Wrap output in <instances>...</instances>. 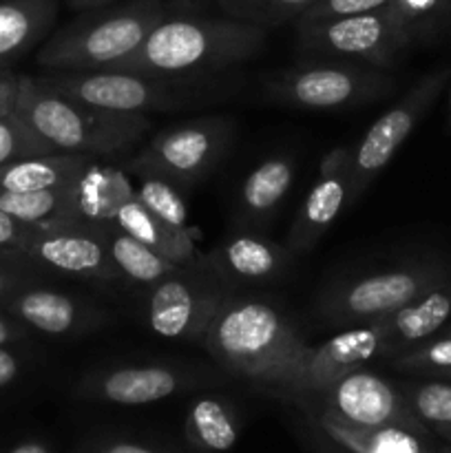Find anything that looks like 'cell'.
Returning <instances> with one entry per match:
<instances>
[{
	"label": "cell",
	"mask_w": 451,
	"mask_h": 453,
	"mask_svg": "<svg viewBox=\"0 0 451 453\" xmlns=\"http://www.w3.org/2000/svg\"><path fill=\"white\" fill-rule=\"evenodd\" d=\"M199 345L228 374L281 398L312 348L281 310L233 296L221 305Z\"/></svg>",
	"instance_id": "obj_1"
},
{
	"label": "cell",
	"mask_w": 451,
	"mask_h": 453,
	"mask_svg": "<svg viewBox=\"0 0 451 453\" xmlns=\"http://www.w3.org/2000/svg\"><path fill=\"white\" fill-rule=\"evenodd\" d=\"M265 29L234 18H164L115 69L177 80H208L264 49Z\"/></svg>",
	"instance_id": "obj_2"
},
{
	"label": "cell",
	"mask_w": 451,
	"mask_h": 453,
	"mask_svg": "<svg viewBox=\"0 0 451 453\" xmlns=\"http://www.w3.org/2000/svg\"><path fill=\"white\" fill-rule=\"evenodd\" d=\"M13 113L56 153L91 159L131 153L150 131L149 115L97 109L29 75L18 78Z\"/></svg>",
	"instance_id": "obj_3"
},
{
	"label": "cell",
	"mask_w": 451,
	"mask_h": 453,
	"mask_svg": "<svg viewBox=\"0 0 451 453\" xmlns=\"http://www.w3.org/2000/svg\"><path fill=\"white\" fill-rule=\"evenodd\" d=\"M164 18L166 9L157 0L91 9L56 31L42 44L35 62L49 73L115 69Z\"/></svg>",
	"instance_id": "obj_4"
},
{
	"label": "cell",
	"mask_w": 451,
	"mask_h": 453,
	"mask_svg": "<svg viewBox=\"0 0 451 453\" xmlns=\"http://www.w3.org/2000/svg\"><path fill=\"white\" fill-rule=\"evenodd\" d=\"M42 80L47 87L56 88L84 104L97 106L115 113H162L186 106L202 104L212 97L208 80H177L157 75L131 73V71H66L49 73Z\"/></svg>",
	"instance_id": "obj_5"
},
{
	"label": "cell",
	"mask_w": 451,
	"mask_h": 453,
	"mask_svg": "<svg viewBox=\"0 0 451 453\" xmlns=\"http://www.w3.org/2000/svg\"><path fill=\"white\" fill-rule=\"evenodd\" d=\"M451 279L438 261H416L334 283L318 296L317 312L336 327L365 326L389 317Z\"/></svg>",
	"instance_id": "obj_6"
},
{
	"label": "cell",
	"mask_w": 451,
	"mask_h": 453,
	"mask_svg": "<svg viewBox=\"0 0 451 453\" xmlns=\"http://www.w3.org/2000/svg\"><path fill=\"white\" fill-rule=\"evenodd\" d=\"M392 75L349 60H303L268 84L274 104L308 111L365 106L394 91Z\"/></svg>",
	"instance_id": "obj_7"
},
{
	"label": "cell",
	"mask_w": 451,
	"mask_h": 453,
	"mask_svg": "<svg viewBox=\"0 0 451 453\" xmlns=\"http://www.w3.org/2000/svg\"><path fill=\"white\" fill-rule=\"evenodd\" d=\"M233 142L230 118H199L155 133L126 162L131 173H157L180 188L206 180Z\"/></svg>",
	"instance_id": "obj_8"
},
{
	"label": "cell",
	"mask_w": 451,
	"mask_h": 453,
	"mask_svg": "<svg viewBox=\"0 0 451 453\" xmlns=\"http://www.w3.org/2000/svg\"><path fill=\"white\" fill-rule=\"evenodd\" d=\"M411 40L383 9L323 22H296V49L303 60H349L389 69Z\"/></svg>",
	"instance_id": "obj_9"
},
{
	"label": "cell",
	"mask_w": 451,
	"mask_h": 453,
	"mask_svg": "<svg viewBox=\"0 0 451 453\" xmlns=\"http://www.w3.org/2000/svg\"><path fill=\"white\" fill-rule=\"evenodd\" d=\"M228 299V286L212 270L180 268L146 288V326L162 339L199 343Z\"/></svg>",
	"instance_id": "obj_10"
},
{
	"label": "cell",
	"mask_w": 451,
	"mask_h": 453,
	"mask_svg": "<svg viewBox=\"0 0 451 453\" xmlns=\"http://www.w3.org/2000/svg\"><path fill=\"white\" fill-rule=\"evenodd\" d=\"M451 82V66L423 75L396 104L389 106L374 124L365 131L363 140L352 150L349 168V199L352 206L376 177L389 166L401 146L409 140L433 102L438 100L447 84Z\"/></svg>",
	"instance_id": "obj_11"
},
{
	"label": "cell",
	"mask_w": 451,
	"mask_h": 453,
	"mask_svg": "<svg viewBox=\"0 0 451 453\" xmlns=\"http://www.w3.org/2000/svg\"><path fill=\"white\" fill-rule=\"evenodd\" d=\"M20 252L51 273L80 281L113 283L119 279L111 261L104 228L82 219L35 226Z\"/></svg>",
	"instance_id": "obj_12"
},
{
	"label": "cell",
	"mask_w": 451,
	"mask_h": 453,
	"mask_svg": "<svg viewBox=\"0 0 451 453\" xmlns=\"http://www.w3.org/2000/svg\"><path fill=\"white\" fill-rule=\"evenodd\" d=\"M321 414L354 427H405L429 436V427L411 411L401 388L365 367L349 372L314 398Z\"/></svg>",
	"instance_id": "obj_13"
},
{
	"label": "cell",
	"mask_w": 451,
	"mask_h": 453,
	"mask_svg": "<svg viewBox=\"0 0 451 453\" xmlns=\"http://www.w3.org/2000/svg\"><path fill=\"white\" fill-rule=\"evenodd\" d=\"M387 358V345L376 323L343 327L321 345L310 348L299 374L287 388V401L312 403L349 372L367 367L374 358Z\"/></svg>",
	"instance_id": "obj_14"
},
{
	"label": "cell",
	"mask_w": 451,
	"mask_h": 453,
	"mask_svg": "<svg viewBox=\"0 0 451 453\" xmlns=\"http://www.w3.org/2000/svg\"><path fill=\"white\" fill-rule=\"evenodd\" d=\"M349 168L352 150L348 146H336L323 157L317 180L310 186V193L305 195L303 206L287 234L286 246L294 257L312 250L334 226L349 199Z\"/></svg>",
	"instance_id": "obj_15"
},
{
	"label": "cell",
	"mask_w": 451,
	"mask_h": 453,
	"mask_svg": "<svg viewBox=\"0 0 451 453\" xmlns=\"http://www.w3.org/2000/svg\"><path fill=\"white\" fill-rule=\"evenodd\" d=\"M193 388V374L172 365H124L97 370L78 383V394L111 405H150Z\"/></svg>",
	"instance_id": "obj_16"
},
{
	"label": "cell",
	"mask_w": 451,
	"mask_h": 453,
	"mask_svg": "<svg viewBox=\"0 0 451 453\" xmlns=\"http://www.w3.org/2000/svg\"><path fill=\"white\" fill-rule=\"evenodd\" d=\"M292 261L294 255L287 246H279L252 233L230 234L208 255L212 274L226 286H264L279 281L290 270Z\"/></svg>",
	"instance_id": "obj_17"
},
{
	"label": "cell",
	"mask_w": 451,
	"mask_h": 453,
	"mask_svg": "<svg viewBox=\"0 0 451 453\" xmlns=\"http://www.w3.org/2000/svg\"><path fill=\"white\" fill-rule=\"evenodd\" d=\"M9 312L22 326L47 336L84 334L100 321V312L66 292L49 288H22L9 295Z\"/></svg>",
	"instance_id": "obj_18"
},
{
	"label": "cell",
	"mask_w": 451,
	"mask_h": 453,
	"mask_svg": "<svg viewBox=\"0 0 451 453\" xmlns=\"http://www.w3.org/2000/svg\"><path fill=\"white\" fill-rule=\"evenodd\" d=\"M451 319V279L442 286L433 288L420 299L411 301L405 308L396 310L389 317L376 321L385 345L387 358L401 354L423 341L436 336Z\"/></svg>",
	"instance_id": "obj_19"
},
{
	"label": "cell",
	"mask_w": 451,
	"mask_h": 453,
	"mask_svg": "<svg viewBox=\"0 0 451 453\" xmlns=\"http://www.w3.org/2000/svg\"><path fill=\"white\" fill-rule=\"evenodd\" d=\"M111 228L124 230L126 234L135 237L137 242L146 243V246L153 248L155 252H159V255L166 257L172 264L181 265V268L210 270L208 257H203L199 252L195 234L175 228V226L159 219L157 215H153L137 199V195L119 208Z\"/></svg>",
	"instance_id": "obj_20"
},
{
	"label": "cell",
	"mask_w": 451,
	"mask_h": 453,
	"mask_svg": "<svg viewBox=\"0 0 451 453\" xmlns=\"http://www.w3.org/2000/svg\"><path fill=\"white\" fill-rule=\"evenodd\" d=\"M135 197V186L122 168L102 166L93 159L73 181L75 217L87 224L111 228L119 208Z\"/></svg>",
	"instance_id": "obj_21"
},
{
	"label": "cell",
	"mask_w": 451,
	"mask_h": 453,
	"mask_svg": "<svg viewBox=\"0 0 451 453\" xmlns=\"http://www.w3.org/2000/svg\"><path fill=\"white\" fill-rule=\"evenodd\" d=\"M57 0H0V71L51 31Z\"/></svg>",
	"instance_id": "obj_22"
},
{
	"label": "cell",
	"mask_w": 451,
	"mask_h": 453,
	"mask_svg": "<svg viewBox=\"0 0 451 453\" xmlns=\"http://www.w3.org/2000/svg\"><path fill=\"white\" fill-rule=\"evenodd\" d=\"M91 162L93 159L87 155L47 153L3 164L0 166V195L60 188V186L78 180L80 173Z\"/></svg>",
	"instance_id": "obj_23"
},
{
	"label": "cell",
	"mask_w": 451,
	"mask_h": 453,
	"mask_svg": "<svg viewBox=\"0 0 451 453\" xmlns=\"http://www.w3.org/2000/svg\"><path fill=\"white\" fill-rule=\"evenodd\" d=\"M318 427L349 453H436L429 436L405 427H354L318 414Z\"/></svg>",
	"instance_id": "obj_24"
},
{
	"label": "cell",
	"mask_w": 451,
	"mask_h": 453,
	"mask_svg": "<svg viewBox=\"0 0 451 453\" xmlns=\"http://www.w3.org/2000/svg\"><path fill=\"white\" fill-rule=\"evenodd\" d=\"M294 184V162L290 157L264 159L250 171L239 188V212L248 221H265L279 211Z\"/></svg>",
	"instance_id": "obj_25"
},
{
	"label": "cell",
	"mask_w": 451,
	"mask_h": 453,
	"mask_svg": "<svg viewBox=\"0 0 451 453\" xmlns=\"http://www.w3.org/2000/svg\"><path fill=\"white\" fill-rule=\"evenodd\" d=\"M186 438L203 453H226L239 441V420L224 398L202 396L186 411Z\"/></svg>",
	"instance_id": "obj_26"
},
{
	"label": "cell",
	"mask_w": 451,
	"mask_h": 453,
	"mask_svg": "<svg viewBox=\"0 0 451 453\" xmlns=\"http://www.w3.org/2000/svg\"><path fill=\"white\" fill-rule=\"evenodd\" d=\"M106 246H109L111 261L118 270L119 279L135 283V286H153L159 279L177 273L181 265L172 264L166 257L155 252L146 243L137 242L135 237L126 234L119 228H104Z\"/></svg>",
	"instance_id": "obj_27"
},
{
	"label": "cell",
	"mask_w": 451,
	"mask_h": 453,
	"mask_svg": "<svg viewBox=\"0 0 451 453\" xmlns=\"http://www.w3.org/2000/svg\"><path fill=\"white\" fill-rule=\"evenodd\" d=\"M0 211L29 226L78 219L75 217L73 181L60 186V188H44L34 190V193H4L0 195Z\"/></svg>",
	"instance_id": "obj_28"
},
{
	"label": "cell",
	"mask_w": 451,
	"mask_h": 453,
	"mask_svg": "<svg viewBox=\"0 0 451 453\" xmlns=\"http://www.w3.org/2000/svg\"><path fill=\"white\" fill-rule=\"evenodd\" d=\"M140 180L135 186V195L153 215L164 219L166 224L175 226V228L186 230V233L195 234L193 228L188 226V206H186L184 197L180 193V186L172 184L166 177L157 175V173H133Z\"/></svg>",
	"instance_id": "obj_29"
},
{
	"label": "cell",
	"mask_w": 451,
	"mask_h": 453,
	"mask_svg": "<svg viewBox=\"0 0 451 453\" xmlns=\"http://www.w3.org/2000/svg\"><path fill=\"white\" fill-rule=\"evenodd\" d=\"M383 12L414 44L440 31L451 13V0H389Z\"/></svg>",
	"instance_id": "obj_30"
},
{
	"label": "cell",
	"mask_w": 451,
	"mask_h": 453,
	"mask_svg": "<svg viewBox=\"0 0 451 453\" xmlns=\"http://www.w3.org/2000/svg\"><path fill=\"white\" fill-rule=\"evenodd\" d=\"M401 392L409 403L411 411L427 427L436 432L451 429V380H416L401 385Z\"/></svg>",
	"instance_id": "obj_31"
},
{
	"label": "cell",
	"mask_w": 451,
	"mask_h": 453,
	"mask_svg": "<svg viewBox=\"0 0 451 453\" xmlns=\"http://www.w3.org/2000/svg\"><path fill=\"white\" fill-rule=\"evenodd\" d=\"M314 3L317 0H217L228 18L256 25L261 29L296 20Z\"/></svg>",
	"instance_id": "obj_32"
},
{
	"label": "cell",
	"mask_w": 451,
	"mask_h": 453,
	"mask_svg": "<svg viewBox=\"0 0 451 453\" xmlns=\"http://www.w3.org/2000/svg\"><path fill=\"white\" fill-rule=\"evenodd\" d=\"M392 365L402 372L424 376H440L442 372L451 370V334L432 336L414 348L405 349L401 354H394Z\"/></svg>",
	"instance_id": "obj_33"
},
{
	"label": "cell",
	"mask_w": 451,
	"mask_h": 453,
	"mask_svg": "<svg viewBox=\"0 0 451 453\" xmlns=\"http://www.w3.org/2000/svg\"><path fill=\"white\" fill-rule=\"evenodd\" d=\"M56 153L16 113L0 115V166L34 155Z\"/></svg>",
	"instance_id": "obj_34"
},
{
	"label": "cell",
	"mask_w": 451,
	"mask_h": 453,
	"mask_svg": "<svg viewBox=\"0 0 451 453\" xmlns=\"http://www.w3.org/2000/svg\"><path fill=\"white\" fill-rule=\"evenodd\" d=\"M389 0H317L310 4L294 22H323L336 18L361 16V13L378 12Z\"/></svg>",
	"instance_id": "obj_35"
},
{
	"label": "cell",
	"mask_w": 451,
	"mask_h": 453,
	"mask_svg": "<svg viewBox=\"0 0 451 453\" xmlns=\"http://www.w3.org/2000/svg\"><path fill=\"white\" fill-rule=\"evenodd\" d=\"M34 230H35V226L22 224V221H18L16 217H11V215H7L4 211H0V250L20 252Z\"/></svg>",
	"instance_id": "obj_36"
},
{
	"label": "cell",
	"mask_w": 451,
	"mask_h": 453,
	"mask_svg": "<svg viewBox=\"0 0 451 453\" xmlns=\"http://www.w3.org/2000/svg\"><path fill=\"white\" fill-rule=\"evenodd\" d=\"M18 78H20V75H16L13 71H0V115L11 113L13 111V100H16L18 91Z\"/></svg>",
	"instance_id": "obj_37"
},
{
	"label": "cell",
	"mask_w": 451,
	"mask_h": 453,
	"mask_svg": "<svg viewBox=\"0 0 451 453\" xmlns=\"http://www.w3.org/2000/svg\"><path fill=\"white\" fill-rule=\"evenodd\" d=\"M18 374H20V358L4 345V348H0V389L11 385L18 379Z\"/></svg>",
	"instance_id": "obj_38"
},
{
	"label": "cell",
	"mask_w": 451,
	"mask_h": 453,
	"mask_svg": "<svg viewBox=\"0 0 451 453\" xmlns=\"http://www.w3.org/2000/svg\"><path fill=\"white\" fill-rule=\"evenodd\" d=\"M97 453H159V451L150 449V447L146 445H140V442L113 441V442H104V445L97 449Z\"/></svg>",
	"instance_id": "obj_39"
},
{
	"label": "cell",
	"mask_w": 451,
	"mask_h": 453,
	"mask_svg": "<svg viewBox=\"0 0 451 453\" xmlns=\"http://www.w3.org/2000/svg\"><path fill=\"white\" fill-rule=\"evenodd\" d=\"M22 336V326H18L16 319H7L0 314V348H4V345L13 343V341H18Z\"/></svg>",
	"instance_id": "obj_40"
},
{
	"label": "cell",
	"mask_w": 451,
	"mask_h": 453,
	"mask_svg": "<svg viewBox=\"0 0 451 453\" xmlns=\"http://www.w3.org/2000/svg\"><path fill=\"white\" fill-rule=\"evenodd\" d=\"M18 286H20V277L13 270L0 268V299L7 295H13L18 290Z\"/></svg>",
	"instance_id": "obj_41"
},
{
	"label": "cell",
	"mask_w": 451,
	"mask_h": 453,
	"mask_svg": "<svg viewBox=\"0 0 451 453\" xmlns=\"http://www.w3.org/2000/svg\"><path fill=\"white\" fill-rule=\"evenodd\" d=\"M115 0H66L73 12H91V9H100V7H109L113 4Z\"/></svg>",
	"instance_id": "obj_42"
},
{
	"label": "cell",
	"mask_w": 451,
	"mask_h": 453,
	"mask_svg": "<svg viewBox=\"0 0 451 453\" xmlns=\"http://www.w3.org/2000/svg\"><path fill=\"white\" fill-rule=\"evenodd\" d=\"M9 453H51L42 442H22V445L13 447Z\"/></svg>",
	"instance_id": "obj_43"
},
{
	"label": "cell",
	"mask_w": 451,
	"mask_h": 453,
	"mask_svg": "<svg viewBox=\"0 0 451 453\" xmlns=\"http://www.w3.org/2000/svg\"><path fill=\"white\" fill-rule=\"evenodd\" d=\"M436 434H438V436L445 438V441L451 445V429H440V432H436Z\"/></svg>",
	"instance_id": "obj_44"
},
{
	"label": "cell",
	"mask_w": 451,
	"mask_h": 453,
	"mask_svg": "<svg viewBox=\"0 0 451 453\" xmlns=\"http://www.w3.org/2000/svg\"><path fill=\"white\" fill-rule=\"evenodd\" d=\"M447 118H449V127H451V91H449V104H447Z\"/></svg>",
	"instance_id": "obj_45"
},
{
	"label": "cell",
	"mask_w": 451,
	"mask_h": 453,
	"mask_svg": "<svg viewBox=\"0 0 451 453\" xmlns=\"http://www.w3.org/2000/svg\"><path fill=\"white\" fill-rule=\"evenodd\" d=\"M438 379H447V380H451V370L442 372V374H440V376H438Z\"/></svg>",
	"instance_id": "obj_46"
},
{
	"label": "cell",
	"mask_w": 451,
	"mask_h": 453,
	"mask_svg": "<svg viewBox=\"0 0 451 453\" xmlns=\"http://www.w3.org/2000/svg\"><path fill=\"white\" fill-rule=\"evenodd\" d=\"M447 334H451V326H449V327H447Z\"/></svg>",
	"instance_id": "obj_47"
}]
</instances>
